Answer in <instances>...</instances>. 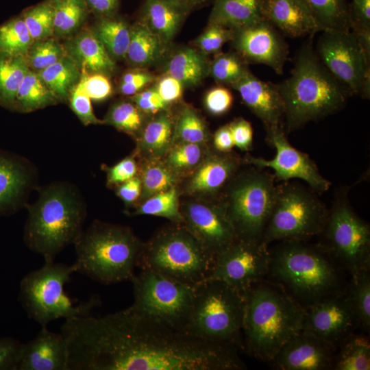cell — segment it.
<instances>
[{"label":"cell","instance_id":"7dc6e473","mask_svg":"<svg viewBox=\"0 0 370 370\" xmlns=\"http://www.w3.org/2000/svg\"><path fill=\"white\" fill-rule=\"evenodd\" d=\"M67 55L64 47L51 37L35 40L25 56L30 69L39 72Z\"/></svg>","mask_w":370,"mask_h":370},{"label":"cell","instance_id":"6f0895ef","mask_svg":"<svg viewBox=\"0 0 370 370\" xmlns=\"http://www.w3.org/2000/svg\"><path fill=\"white\" fill-rule=\"evenodd\" d=\"M22 345L14 338H0V370H16Z\"/></svg>","mask_w":370,"mask_h":370},{"label":"cell","instance_id":"f6af8a7d","mask_svg":"<svg viewBox=\"0 0 370 370\" xmlns=\"http://www.w3.org/2000/svg\"><path fill=\"white\" fill-rule=\"evenodd\" d=\"M33 42L22 16L12 18L0 26V53L26 56Z\"/></svg>","mask_w":370,"mask_h":370},{"label":"cell","instance_id":"8d00e7d4","mask_svg":"<svg viewBox=\"0 0 370 370\" xmlns=\"http://www.w3.org/2000/svg\"><path fill=\"white\" fill-rule=\"evenodd\" d=\"M320 30L349 31V3L347 0H306Z\"/></svg>","mask_w":370,"mask_h":370},{"label":"cell","instance_id":"9a60e30c","mask_svg":"<svg viewBox=\"0 0 370 370\" xmlns=\"http://www.w3.org/2000/svg\"><path fill=\"white\" fill-rule=\"evenodd\" d=\"M269 262V245L236 238L214 258L207 279L222 281L243 294L267 278Z\"/></svg>","mask_w":370,"mask_h":370},{"label":"cell","instance_id":"4316f807","mask_svg":"<svg viewBox=\"0 0 370 370\" xmlns=\"http://www.w3.org/2000/svg\"><path fill=\"white\" fill-rule=\"evenodd\" d=\"M190 11L177 0H145L139 21L169 44Z\"/></svg>","mask_w":370,"mask_h":370},{"label":"cell","instance_id":"f546056e","mask_svg":"<svg viewBox=\"0 0 370 370\" xmlns=\"http://www.w3.org/2000/svg\"><path fill=\"white\" fill-rule=\"evenodd\" d=\"M210 62L197 49L184 47L174 53L166 66V75L181 82L183 86L199 84L210 73Z\"/></svg>","mask_w":370,"mask_h":370},{"label":"cell","instance_id":"11a10c76","mask_svg":"<svg viewBox=\"0 0 370 370\" xmlns=\"http://www.w3.org/2000/svg\"><path fill=\"white\" fill-rule=\"evenodd\" d=\"M130 99L140 110L147 114H155L168 109L169 106V104L160 96L156 87L140 91L131 96Z\"/></svg>","mask_w":370,"mask_h":370},{"label":"cell","instance_id":"f1b7e54d","mask_svg":"<svg viewBox=\"0 0 370 370\" xmlns=\"http://www.w3.org/2000/svg\"><path fill=\"white\" fill-rule=\"evenodd\" d=\"M262 18V0H214L208 23L235 30Z\"/></svg>","mask_w":370,"mask_h":370},{"label":"cell","instance_id":"1f68e13d","mask_svg":"<svg viewBox=\"0 0 370 370\" xmlns=\"http://www.w3.org/2000/svg\"><path fill=\"white\" fill-rule=\"evenodd\" d=\"M333 370H369L370 341L369 334H349L337 346Z\"/></svg>","mask_w":370,"mask_h":370},{"label":"cell","instance_id":"83f0119b","mask_svg":"<svg viewBox=\"0 0 370 370\" xmlns=\"http://www.w3.org/2000/svg\"><path fill=\"white\" fill-rule=\"evenodd\" d=\"M174 120L168 109L147 121L138 134V149L146 158H161L174 143Z\"/></svg>","mask_w":370,"mask_h":370},{"label":"cell","instance_id":"44dd1931","mask_svg":"<svg viewBox=\"0 0 370 370\" xmlns=\"http://www.w3.org/2000/svg\"><path fill=\"white\" fill-rule=\"evenodd\" d=\"M243 164L237 154L208 149L203 161L187 182L188 194L216 201Z\"/></svg>","mask_w":370,"mask_h":370},{"label":"cell","instance_id":"60d3db41","mask_svg":"<svg viewBox=\"0 0 370 370\" xmlns=\"http://www.w3.org/2000/svg\"><path fill=\"white\" fill-rule=\"evenodd\" d=\"M173 140L207 145L210 138L206 124L193 108L184 106L174 121Z\"/></svg>","mask_w":370,"mask_h":370},{"label":"cell","instance_id":"e575fe53","mask_svg":"<svg viewBox=\"0 0 370 370\" xmlns=\"http://www.w3.org/2000/svg\"><path fill=\"white\" fill-rule=\"evenodd\" d=\"M25 56L0 53V104L14 108L16 93L29 70Z\"/></svg>","mask_w":370,"mask_h":370},{"label":"cell","instance_id":"c3c4849f","mask_svg":"<svg viewBox=\"0 0 370 370\" xmlns=\"http://www.w3.org/2000/svg\"><path fill=\"white\" fill-rule=\"evenodd\" d=\"M21 16L34 41L53 36L54 8L49 1L29 8Z\"/></svg>","mask_w":370,"mask_h":370},{"label":"cell","instance_id":"d6986e66","mask_svg":"<svg viewBox=\"0 0 370 370\" xmlns=\"http://www.w3.org/2000/svg\"><path fill=\"white\" fill-rule=\"evenodd\" d=\"M359 329L346 291L305 308L302 330L336 346Z\"/></svg>","mask_w":370,"mask_h":370},{"label":"cell","instance_id":"ee69618b","mask_svg":"<svg viewBox=\"0 0 370 370\" xmlns=\"http://www.w3.org/2000/svg\"><path fill=\"white\" fill-rule=\"evenodd\" d=\"M176 187L157 193L144 201L134 215H153L168 219L173 223H183Z\"/></svg>","mask_w":370,"mask_h":370},{"label":"cell","instance_id":"003e7915","mask_svg":"<svg viewBox=\"0 0 370 370\" xmlns=\"http://www.w3.org/2000/svg\"><path fill=\"white\" fill-rule=\"evenodd\" d=\"M49 1L52 2V1H57V0H49Z\"/></svg>","mask_w":370,"mask_h":370},{"label":"cell","instance_id":"4dcf8cb0","mask_svg":"<svg viewBox=\"0 0 370 370\" xmlns=\"http://www.w3.org/2000/svg\"><path fill=\"white\" fill-rule=\"evenodd\" d=\"M167 45L138 21L131 26V38L125 59L134 66H151L162 58Z\"/></svg>","mask_w":370,"mask_h":370},{"label":"cell","instance_id":"ffe728a7","mask_svg":"<svg viewBox=\"0 0 370 370\" xmlns=\"http://www.w3.org/2000/svg\"><path fill=\"white\" fill-rule=\"evenodd\" d=\"M337 346L301 330L269 362L278 370H332Z\"/></svg>","mask_w":370,"mask_h":370},{"label":"cell","instance_id":"cb8c5ba5","mask_svg":"<svg viewBox=\"0 0 370 370\" xmlns=\"http://www.w3.org/2000/svg\"><path fill=\"white\" fill-rule=\"evenodd\" d=\"M16 370H68V351L62 334L42 327L36 338L23 343Z\"/></svg>","mask_w":370,"mask_h":370},{"label":"cell","instance_id":"30bf717a","mask_svg":"<svg viewBox=\"0 0 370 370\" xmlns=\"http://www.w3.org/2000/svg\"><path fill=\"white\" fill-rule=\"evenodd\" d=\"M75 272L77 269L74 263L67 265L51 261L45 262L41 268L27 273L21 281L18 295L27 316L41 327H47L56 319L90 315L91 310L100 304L98 296L75 306L65 293V284Z\"/></svg>","mask_w":370,"mask_h":370},{"label":"cell","instance_id":"7c38bea8","mask_svg":"<svg viewBox=\"0 0 370 370\" xmlns=\"http://www.w3.org/2000/svg\"><path fill=\"white\" fill-rule=\"evenodd\" d=\"M348 190H337L318 243L350 276L370 270V227L351 206Z\"/></svg>","mask_w":370,"mask_h":370},{"label":"cell","instance_id":"52a82bcc","mask_svg":"<svg viewBox=\"0 0 370 370\" xmlns=\"http://www.w3.org/2000/svg\"><path fill=\"white\" fill-rule=\"evenodd\" d=\"M213 262L183 223L171 222L144 243L136 267L195 285L208 278Z\"/></svg>","mask_w":370,"mask_h":370},{"label":"cell","instance_id":"8fae6325","mask_svg":"<svg viewBox=\"0 0 370 370\" xmlns=\"http://www.w3.org/2000/svg\"><path fill=\"white\" fill-rule=\"evenodd\" d=\"M329 209L309 186L297 182L276 185L272 211L262 241L274 242L307 241L323 232Z\"/></svg>","mask_w":370,"mask_h":370},{"label":"cell","instance_id":"7bdbcfd3","mask_svg":"<svg viewBox=\"0 0 370 370\" xmlns=\"http://www.w3.org/2000/svg\"><path fill=\"white\" fill-rule=\"evenodd\" d=\"M207 145L177 142L165 155V162L180 176L193 173L203 161Z\"/></svg>","mask_w":370,"mask_h":370},{"label":"cell","instance_id":"277c9868","mask_svg":"<svg viewBox=\"0 0 370 370\" xmlns=\"http://www.w3.org/2000/svg\"><path fill=\"white\" fill-rule=\"evenodd\" d=\"M244 351L269 362L302 330L305 308L279 284L264 279L243 294Z\"/></svg>","mask_w":370,"mask_h":370},{"label":"cell","instance_id":"be15d7a7","mask_svg":"<svg viewBox=\"0 0 370 370\" xmlns=\"http://www.w3.org/2000/svg\"><path fill=\"white\" fill-rule=\"evenodd\" d=\"M89 11L100 18L114 16L116 14L119 0H85Z\"/></svg>","mask_w":370,"mask_h":370},{"label":"cell","instance_id":"e0dca14e","mask_svg":"<svg viewBox=\"0 0 370 370\" xmlns=\"http://www.w3.org/2000/svg\"><path fill=\"white\" fill-rule=\"evenodd\" d=\"M184 225L214 258L237 237L217 201L195 199L180 205Z\"/></svg>","mask_w":370,"mask_h":370},{"label":"cell","instance_id":"ab89813d","mask_svg":"<svg viewBox=\"0 0 370 370\" xmlns=\"http://www.w3.org/2000/svg\"><path fill=\"white\" fill-rule=\"evenodd\" d=\"M49 2L54 8L53 36L58 37L74 33L84 22L89 12L85 0Z\"/></svg>","mask_w":370,"mask_h":370},{"label":"cell","instance_id":"9c48e42d","mask_svg":"<svg viewBox=\"0 0 370 370\" xmlns=\"http://www.w3.org/2000/svg\"><path fill=\"white\" fill-rule=\"evenodd\" d=\"M243 295L226 283L212 279L194 285L193 307L185 332L225 343L244 351Z\"/></svg>","mask_w":370,"mask_h":370},{"label":"cell","instance_id":"bcb514c9","mask_svg":"<svg viewBox=\"0 0 370 370\" xmlns=\"http://www.w3.org/2000/svg\"><path fill=\"white\" fill-rule=\"evenodd\" d=\"M249 71L247 62L237 52H220L210 62L209 74L217 83L231 86Z\"/></svg>","mask_w":370,"mask_h":370},{"label":"cell","instance_id":"6da1fadb","mask_svg":"<svg viewBox=\"0 0 370 370\" xmlns=\"http://www.w3.org/2000/svg\"><path fill=\"white\" fill-rule=\"evenodd\" d=\"M68 370H243L234 346L205 340L130 306L101 317L79 316L61 326Z\"/></svg>","mask_w":370,"mask_h":370},{"label":"cell","instance_id":"ac0fdd59","mask_svg":"<svg viewBox=\"0 0 370 370\" xmlns=\"http://www.w3.org/2000/svg\"><path fill=\"white\" fill-rule=\"evenodd\" d=\"M232 46L247 63L262 64L283 73L289 53L283 35L264 18L234 30Z\"/></svg>","mask_w":370,"mask_h":370},{"label":"cell","instance_id":"816d5d0a","mask_svg":"<svg viewBox=\"0 0 370 370\" xmlns=\"http://www.w3.org/2000/svg\"><path fill=\"white\" fill-rule=\"evenodd\" d=\"M70 106L84 125L103 124L94 114L91 99L76 84L69 97Z\"/></svg>","mask_w":370,"mask_h":370},{"label":"cell","instance_id":"8992f818","mask_svg":"<svg viewBox=\"0 0 370 370\" xmlns=\"http://www.w3.org/2000/svg\"><path fill=\"white\" fill-rule=\"evenodd\" d=\"M73 245L77 272L112 284L131 281L144 243L128 226L95 220Z\"/></svg>","mask_w":370,"mask_h":370},{"label":"cell","instance_id":"681fc988","mask_svg":"<svg viewBox=\"0 0 370 370\" xmlns=\"http://www.w3.org/2000/svg\"><path fill=\"white\" fill-rule=\"evenodd\" d=\"M234 30L223 26L208 23L205 30L193 41V45L201 53L208 56L220 53L223 45L231 41Z\"/></svg>","mask_w":370,"mask_h":370},{"label":"cell","instance_id":"03108f58","mask_svg":"<svg viewBox=\"0 0 370 370\" xmlns=\"http://www.w3.org/2000/svg\"><path fill=\"white\" fill-rule=\"evenodd\" d=\"M179 2L184 4L188 7L190 10L196 8L197 7L204 5L209 2L210 0H177Z\"/></svg>","mask_w":370,"mask_h":370},{"label":"cell","instance_id":"db71d44e","mask_svg":"<svg viewBox=\"0 0 370 370\" xmlns=\"http://www.w3.org/2000/svg\"><path fill=\"white\" fill-rule=\"evenodd\" d=\"M154 80V76L146 71L135 70L124 73L121 79L119 90L124 95L133 96Z\"/></svg>","mask_w":370,"mask_h":370},{"label":"cell","instance_id":"f35d334b","mask_svg":"<svg viewBox=\"0 0 370 370\" xmlns=\"http://www.w3.org/2000/svg\"><path fill=\"white\" fill-rule=\"evenodd\" d=\"M346 295L356 314L359 329L369 334L370 332V273L362 271L350 275Z\"/></svg>","mask_w":370,"mask_h":370},{"label":"cell","instance_id":"b9f144b4","mask_svg":"<svg viewBox=\"0 0 370 370\" xmlns=\"http://www.w3.org/2000/svg\"><path fill=\"white\" fill-rule=\"evenodd\" d=\"M146 115L132 100L119 101L110 106L103 121L119 131L138 136L147 122Z\"/></svg>","mask_w":370,"mask_h":370},{"label":"cell","instance_id":"f907efd6","mask_svg":"<svg viewBox=\"0 0 370 370\" xmlns=\"http://www.w3.org/2000/svg\"><path fill=\"white\" fill-rule=\"evenodd\" d=\"M77 86L94 101H100L108 98L112 93L111 84L106 75L81 72Z\"/></svg>","mask_w":370,"mask_h":370},{"label":"cell","instance_id":"4fadbf2b","mask_svg":"<svg viewBox=\"0 0 370 370\" xmlns=\"http://www.w3.org/2000/svg\"><path fill=\"white\" fill-rule=\"evenodd\" d=\"M131 307L166 325L185 332L194 298L190 285L149 269L134 275Z\"/></svg>","mask_w":370,"mask_h":370},{"label":"cell","instance_id":"d590c367","mask_svg":"<svg viewBox=\"0 0 370 370\" xmlns=\"http://www.w3.org/2000/svg\"><path fill=\"white\" fill-rule=\"evenodd\" d=\"M57 101V99L38 73L29 69L18 90L13 109L29 112Z\"/></svg>","mask_w":370,"mask_h":370},{"label":"cell","instance_id":"d6a6232c","mask_svg":"<svg viewBox=\"0 0 370 370\" xmlns=\"http://www.w3.org/2000/svg\"><path fill=\"white\" fill-rule=\"evenodd\" d=\"M36 73L57 100L60 101L69 99L71 90L81 77V70L68 55L55 64Z\"/></svg>","mask_w":370,"mask_h":370},{"label":"cell","instance_id":"9f6ffc18","mask_svg":"<svg viewBox=\"0 0 370 370\" xmlns=\"http://www.w3.org/2000/svg\"><path fill=\"white\" fill-rule=\"evenodd\" d=\"M204 103L209 112L214 115H221L231 108L233 103L232 94L225 87H215L206 93Z\"/></svg>","mask_w":370,"mask_h":370},{"label":"cell","instance_id":"e7e4bbea","mask_svg":"<svg viewBox=\"0 0 370 370\" xmlns=\"http://www.w3.org/2000/svg\"><path fill=\"white\" fill-rule=\"evenodd\" d=\"M234 143L229 123L219 128L213 136V147L221 152L231 151Z\"/></svg>","mask_w":370,"mask_h":370},{"label":"cell","instance_id":"680465c9","mask_svg":"<svg viewBox=\"0 0 370 370\" xmlns=\"http://www.w3.org/2000/svg\"><path fill=\"white\" fill-rule=\"evenodd\" d=\"M349 16L352 31H370V0H352Z\"/></svg>","mask_w":370,"mask_h":370},{"label":"cell","instance_id":"7402d4cb","mask_svg":"<svg viewBox=\"0 0 370 370\" xmlns=\"http://www.w3.org/2000/svg\"><path fill=\"white\" fill-rule=\"evenodd\" d=\"M231 86L262 121L266 131L284 127V107L276 84L260 80L249 71Z\"/></svg>","mask_w":370,"mask_h":370},{"label":"cell","instance_id":"94428289","mask_svg":"<svg viewBox=\"0 0 370 370\" xmlns=\"http://www.w3.org/2000/svg\"><path fill=\"white\" fill-rule=\"evenodd\" d=\"M183 87L180 81L171 75H165L158 80L156 88L162 99L170 104L182 97Z\"/></svg>","mask_w":370,"mask_h":370},{"label":"cell","instance_id":"6125c7cd","mask_svg":"<svg viewBox=\"0 0 370 370\" xmlns=\"http://www.w3.org/2000/svg\"><path fill=\"white\" fill-rule=\"evenodd\" d=\"M141 180L140 177L136 176L116 186V193L126 206H130L140 197Z\"/></svg>","mask_w":370,"mask_h":370},{"label":"cell","instance_id":"484cf974","mask_svg":"<svg viewBox=\"0 0 370 370\" xmlns=\"http://www.w3.org/2000/svg\"><path fill=\"white\" fill-rule=\"evenodd\" d=\"M64 48L81 72L107 75L116 70L113 58L92 30L82 31L68 40Z\"/></svg>","mask_w":370,"mask_h":370},{"label":"cell","instance_id":"5bb4252c","mask_svg":"<svg viewBox=\"0 0 370 370\" xmlns=\"http://www.w3.org/2000/svg\"><path fill=\"white\" fill-rule=\"evenodd\" d=\"M314 51L323 65L352 96L369 98L370 60L351 30L322 32Z\"/></svg>","mask_w":370,"mask_h":370},{"label":"cell","instance_id":"f5cc1de1","mask_svg":"<svg viewBox=\"0 0 370 370\" xmlns=\"http://www.w3.org/2000/svg\"><path fill=\"white\" fill-rule=\"evenodd\" d=\"M107 184L118 186L136 176L138 171V164L134 156H128L116 164L106 168Z\"/></svg>","mask_w":370,"mask_h":370},{"label":"cell","instance_id":"603a6c76","mask_svg":"<svg viewBox=\"0 0 370 370\" xmlns=\"http://www.w3.org/2000/svg\"><path fill=\"white\" fill-rule=\"evenodd\" d=\"M36 182V171L28 160L0 149V215L14 212L25 205Z\"/></svg>","mask_w":370,"mask_h":370},{"label":"cell","instance_id":"d4e9b609","mask_svg":"<svg viewBox=\"0 0 370 370\" xmlns=\"http://www.w3.org/2000/svg\"><path fill=\"white\" fill-rule=\"evenodd\" d=\"M262 14L288 37L311 36L320 32L306 0H262Z\"/></svg>","mask_w":370,"mask_h":370},{"label":"cell","instance_id":"5b68a950","mask_svg":"<svg viewBox=\"0 0 370 370\" xmlns=\"http://www.w3.org/2000/svg\"><path fill=\"white\" fill-rule=\"evenodd\" d=\"M26 206L24 242L45 262L53 261L66 247L75 243L83 231L86 205L73 185L63 182L49 184L34 203Z\"/></svg>","mask_w":370,"mask_h":370},{"label":"cell","instance_id":"2e32d148","mask_svg":"<svg viewBox=\"0 0 370 370\" xmlns=\"http://www.w3.org/2000/svg\"><path fill=\"white\" fill-rule=\"evenodd\" d=\"M266 133L267 141L275 148V156L267 160L246 154L243 158V164L272 169L275 181L301 180L318 194L330 189L331 182L321 175L316 163L307 153L291 145L284 127L271 129Z\"/></svg>","mask_w":370,"mask_h":370},{"label":"cell","instance_id":"7a4b0ae2","mask_svg":"<svg viewBox=\"0 0 370 370\" xmlns=\"http://www.w3.org/2000/svg\"><path fill=\"white\" fill-rule=\"evenodd\" d=\"M278 243L269 247L267 279L281 285L304 308L346 291L349 275L319 243Z\"/></svg>","mask_w":370,"mask_h":370},{"label":"cell","instance_id":"91938a15","mask_svg":"<svg viewBox=\"0 0 370 370\" xmlns=\"http://www.w3.org/2000/svg\"><path fill=\"white\" fill-rule=\"evenodd\" d=\"M234 146L243 151H249L253 144V128L243 118H238L229 123Z\"/></svg>","mask_w":370,"mask_h":370},{"label":"cell","instance_id":"836d02e7","mask_svg":"<svg viewBox=\"0 0 370 370\" xmlns=\"http://www.w3.org/2000/svg\"><path fill=\"white\" fill-rule=\"evenodd\" d=\"M112 58L125 59L131 38V25L114 16L100 18L92 29Z\"/></svg>","mask_w":370,"mask_h":370},{"label":"cell","instance_id":"3957f363","mask_svg":"<svg viewBox=\"0 0 370 370\" xmlns=\"http://www.w3.org/2000/svg\"><path fill=\"white\" fill-rule=\"evenodd\" d=\"M313 36L297 52L291 75L276 84L284 103L287 133L338 112L352 96L318 58Z\"/></svg>","mask_w":370,"mask_h":370},{"label":"cell","instance_id":"ba28073f","mask_svg":"<svg viewBox=\"0 0 370 370\" xmlns=\"http://www.w3.org/2000/svg\"><path fill=\"white\" fill-rule=\"evenodd\" d=\"M241 168L216 200L238 238L262 241L274 204L273 173L253 165Z\"/></svg>","mask_w":370,"mask_h":370},{"label":"cell","instance_id":"74e56055","mask_svg":"<svg viewBox=\"0 0 370 370\" xmlns=\"http://www.w3.org/2000/svg\"><path fill=\"white\" fill-rule=\"evenodd\" d=\"M140 199L176 187L180 175L161 158H147L141 170Z\"/></svg>","mask_w":370,"mask_h":370}]
</instances>
